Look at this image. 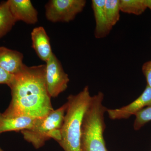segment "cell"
<instances>
[{"label":"cell","instance_id":"17","mask_svg":"<svg viewBox=\"0 0 151 151\" xmlns=\"http://www.w3.org/2000/svg\"><path fill=\"white\" fill-rule=\"evenodd\" d=\"M14 75L7 72L0 67V84H7L9 86L13 80Z\"/></svg>","mask_w":151,"mask_h":151},{"label":"cell","instance_id":"9","mask_svg":"<svg viewBox=\"0 0 151 151\" xmlns=\"http://www.w3.org/2000/svg\"><path fill=\"white\" fill-rule=\"evenodd\" d=\"M32 47L41 60L46 62L53 54L50 40L42 27H38L33 29L31 33Z\"/></svg>","mask_w":151,"mask_h":151},{"label":"cell","instance_id":"5","mask_svg":"<svg viewBox=\"0 0 151 151\" xmlns=\"http://www.w3.org/2000/svg\"><path fill=\"white\" fill-rule=\"evenodd\" d=\"M85 0H50L45 6V16L52 22H69L81 13Z\"/></svg>","mask_w":151,"mask_h":151},{"label":"cell","instance_id":"8","mask_svg":"<svg viewBox=\"0 0 151 151\" xmlns=\"http://www.w3.org/2000/svg\"><path fill=\"white\" fill-rule=\"evenodd\" d=\"M11 13L17 22L22 21L27 24H35L38 22V12L30 0L7 1Z\"/></svg>","mask_w":151,"mask_h":151},{"label":"cell","instance_id":"4","mask_svg":"<svg viewBox=\"0 0 151 151\" xmlns=\"http://www.w3.org/2000/svg\"><path fill=\"white\" fill-rule=\"evenodd\" d=\"M66 108L65 103L44 118L38 119L31 129L22 131L24 139L36 149L43 147L51 139L58 142L61 139V129Z\"/></svg>","mask_w":151,"mask_h":151},{"label":"cell","instance_id":"3","mask_svg":"<svg viewBox=\"0 0 151 151\" xmlns=\"http://www.w3.org/2000/svg\"><path fill=\"white\" fill-rule=\"evenodd\" d=\"M104 95L99 92L92 96L84 113L81 138V151H108L104 133L105 115L107 108L103 104Z\"/></svg>","mask_w":151,"mask_h":151},{"label":"cell","instance_id":"14","mask_svg":"<svg viewBox=\"0 0 151 151\" xmlns=\"http://www.w3.org/2000/svg\"><path fill=\"white\" fill-rule=\"evenodd\" d=\"M120 10L123 12L139 15L147 8V0H119Z\"/></svg>","mask_w":151,"mask_h":151},{"label":"cell","instance_id":"19","mask_svg":"<svg viewBox=\"0 0 151 151\" xmlns=\"http://www.w3.org/2000/svg\"><path fill=\"white\" fill-rule=\"evenodd\" d=\"M147 8H148L151 10V0H147Z\"/></svg>","mask_w":151,"mask_h":151},{"label":"cell","instance_id":"7","mask_svg":"<svg viewBox=\"0 0 151 151\" xmlns=\"http://www.w3.org/2000/svg\"><path fill=\"white\" fill-rule=\"evenodd\" d=\"M151 106V88L147 85L144 92L134 101L119 109H107L106 112L112 120L127 119L145 107Z\"/></svg>","mask_w":151,"mask_h":151},{"label":"cell","instance_id":"6","mask_svg":"<svg viewBox=\"0 0 151 151\" xmlns=\"http://www.w3.org/2000/svg\"><path fill=\"white\" fill-rule=\"evenodd\" d=\"M45 80L47 89L51 97H56L67 89L69 78L61 63L53 53L46 62Z\"/></svg>","mask_w":151,"mask_h":151},{"label":"cell","instance_id":"18","mask_svg":"<svg viewBox=\"0 0 151 151\" xmlns=\"http://www.w3.org/2000/svg\"><path fill=\"white\" fill-rule=\"evenodd\" d=\"M142 69L147 82V85L151 88V60L144 63Z\"/></svg>","mask_w":151,"mask_h":151},{"label":"cell","instance_id":"1","mask_svg":"<svg viewBox=\"0 0 151 151\" xmlns=\"http://www.w3.org/2000/svg\"><path fill=\"white\" fill-rule=\"evenodd\" d=\"M45 69V65L24 64L9 86L12 100L4 115L42 119L54 110L47 89Z\"/></svg>","mask_w":151,"mask_h":151},{"label":"cell","instance_id":"13","mask_svg":"<svg viewBox=\"0 0 151 151\" xmlns=\"http://www.w3.org/2000/svg\"><path fill=\"white\" fill-rule=\"evenodd\" d=\"M17 21L11 13L7 1L0 4V38L10 31Z\"/></svg>","mask_w":151,"mask_h":151},{"label":"cell","instance_id":"12","mask_svg":"<svg viewBox=\"0 0 151 151\" xmlns=\"http://www.w3.org/2000/svg\"><path fill=\"white\" fill-rule=\"evenodd\" d=\"M105 0H92V6L96 26L94 36L97 39L105 37L111 31L108 28L105 13Z\"/></svg>","mask_w":151,"mask_h":151},{"label":"cell","instance_id":"15","mask_svg":"<svg viewBox=\"0 0 151 151\" xmlns=\"http://www.w3.org/2000/svg\"><path fill=\"white\" fill-rule=\"evenodd\" d=\"M120 11L119 0H105V16L111 31L120 19Z\"/></svg>","mask_w":151,"mask_h":151},{"label":"cell","instance_id":"11","mask_svg":"<svg viewBox=\"0 0 151 151\" xmlns=\"http://www.w3.org/2000/svg\"><path fill=\"white\" fill-rule=\"evenodd\" d=\"M23 58L19 52L0 47V67L11 74L16 75L21 71L24 64Z\"/></svg>","mask_w":151,"mask_h":151},{"label":"cell","instance_id":"20","mask_svg":"<svg viewBox=\"0 0 151 151\" xmlns=\"http://www.w3.org/2000/svg\"><path fill=\"white\" fill-rule=\"evenodd\" d=\"M0 151H4L3 150H2V149H1V148H0Z\"/></svg>","mask_w":151,"mask_h":151},{"label":"cell","instance_id":"16","mask_svg":"<svg viewBox=\"0 0 151 151\" xmlns=\"http://www.w3.org/2000/svg\"><path fill=\"white\" fill-rule=\"evenodd\" d=\"M136 119L134 122V128L137 131L145 124L151 121V106L142 109L135 114Z\"/></svg>","mask_w":151,"mask_h":151},{"label":"cell","instance_id":"2","mask_svg":"<svg viewBox=\"0 0 151 151\" xmlns=\"http://www.w3.org/2000/svg\"><path fill=\"white\" fill-rule=\"evenodd\" d=\"M92 96L86 86L78 94L69 95L58 142L64 151H81V126Z\"/></svg>","mask_w":151,"mask_h":151},{"label":"cell","instance_id":"10","mask_svg":"<svg viewBox=\"0 0 151 151\" xmlns=\"http://www.w3.org/2000/svg\"><path fill=\"white\" fill-rule=\"evenodd\" d=\"M38 119L25 116H7L0 113V134L31 129Z\"/></svg>","mask_w":151,"mask_h":151}]
</instances>
